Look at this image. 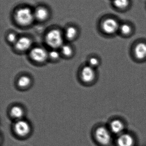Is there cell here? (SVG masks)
<instances>
[{"label":"cell","mask_w":146,"mask_h":146,"mask_svg":"<svg viewBox=\"0 0 146 146\" xmlns=\"http://www.w3.org/2000/svg\"><path fill=\"white\" fill-rule=\"evenodd\" d=\"M45 42L52 49H57L63 45V36L61 33L57 29H53L49 31L45 36Z\"/></svg>","instance_id":"6da1fadb"},{"label":"cell","mask_w":146,"mask_h":146,"mask_svg":"<svg viewBox=\"0 0 146 146\" xmlns=\"http://www.w3.org/2000/svg\"><path fill=\"white\" fill-rule=\"evenodd\" d=\"M16 22L21 26L29 25L34 18V14L28 8H22L18 9L15 14Z\"/></svg>","instance_id":"7a4b0ae2"},{"label":"cell","mask_w":146,"mask_h":146,"mask_svg":"<svg viewBox=\"0 0 146 146\" xmlns=\"http://www.w3.org/2000/svg\"><path fill=\"white\" fill-rule=\"evenodd\" d=\"M13 129L15 134L21 138L26 137L31 133V127L30 123L23 119L15 122Z\"/></svg>","instance_id":"3957f363"},{"label":"cell","mask_w":146,"mask_h":146,"mask_svg":"<svg viewBox=\"0 0 146 146\" xmlns=\"http://www.w3.org/2000/svg\"><path fill=\"white\" fill-rule=\"evenodd\" d=\"M30 58L32 60L38 63L45 62L49 57V53L45 49L37 47L31 50L29 54Z\"/></svg>","instance_id":"277c9868"},{"label":"cell","mask_w":146,"mask_h":146,"mask_svg":"<svg viewBox=\"0 0 146 146\" xmlns=\"http://www.w3.org/2000/svg\"><path fill=\"white\" fill-rule=\"evenodd\" d=\"M95 135L97 141L105 145L109 144L111 140V135L110 132L104 127L98 128L95 132Z\"/></svg>","instance_id":"5b68a950"},{"label":"cell","mask_w":146,"mask_h":146,"mask_svg":"<svg viewBox=\"0 0 146 146\" xmlns=\"http://www.w3.org/2000/svg\"><path fill=\"white\" fill-rule=\"evenodd\" d=\"M102 29L105 33L112 34L119 29V25L117 21L115 19L109 18L105 20L102 25Z\"/></svg>","instance_id":"8992f818"},{"label":"cell","mask_w":146,"mask_h":146,"mask_svg":"<svg viewBox=\"0 0 146 146\" xmlns=\"http://www.w3.org/2000/svg\"><path fill=\"white\" fill-rule=\"evenodd\" d=\"M80 75L83 82L90 83L94 80L95 77L94 68L89 65L85 66L81 69Z\"/></svg>","instance_id":"52a82bcc"},{"label":"cell","mask_w":146,"mask_h":146,"mask_svg":"<svg viewBox=\"0 0 146 146\" xmlns=\"http://www.w3.org/2000/svg\"><path fill=\"white\" fill-rule=\"evenodd\" d=\"M32 42L31 40L27 37L23 36L18 38L15 44V48L19 51H27L31 48Z\"/></svg>","instance_id":"ba28073f"},{"label":"cell","mask_w":146,"mask_h":146,"mask_svg":"<svg viewBox=\"0 0 146 146\" xmlns=\"http://www.w3.org/2000/svg\"><path fill=\"white\" fill-rule=\"evenodd\" d=\"M117 144L118 146H133V139L128 134H123L120 135L118 138Z\"/></svg>","instance_id":"9c48e42d"},{"label":"cell","mask_w":146,"mask_h":146,"mask_svg":"<svg viewBox=\"0 0 146 146\" xmlns=\"http://www.w3.org/2000/svg\"><path fill=\"white\" fill-rule=\"evenodd\" d=\"M135 57L139 60H143L146 57V44L140 42L135 46L134 48Z\"/></svg>","instance_id":"30bf717a"},{"label":"cell","mask_w":146,"mask_h":146,"mask_svg":"<svg viewBox=\"0 0 146 146\" xmlns=\"http://www.w3.org/2000/svg\"><path fill=\"white\" fill-rule=\"evenodd\" d=\"M24 113L23 108L19 106H14L10 109V115L16 121L23 119Z\"/></svg>","instance_id":"8fae6325"},{"label":"cell","mask_w":146,"mask_h":146,"mask_svg":"<svg viewBox=\"0 0 146 146\" xmlns=\"http://www.w3.org/2000/svg\"><path fill=\"white\" fill-rule=\"evenodd\" d=\"M33 14L34 18L40 21L45 20L49 16L48 10L45 8L43 7L37 8Z\"/></svg>","instance_id":"7c38bea8"},{"label":"cell","mask_w":146,"mask_h":146,"mask_svg":"<svg viewBox=\"0 0 146 146\" xmlns=\"http://www.w3.org/2000/svg\"><path fill=\"white\" fill-rule=\"evenodd\" d=\"M110 128L113 133L115 134L120 133L124 129V125L120 120H115L111 123Z\"/></svg>","instance_id":"4fadbf2b"},{"label":"cell","mask_w":146,"mask_h":146,"mask_svg":"<svg viewBox=\"0 0 146 146\" xmlns=\"http://www.w3.org/2000/svg\"><path fill=\"white\" fill-rule=\"evenodd\" d=\"M31 80L29 76L23 75L21 76L17 81L18 86L21 88H25L31 85Z\"/></svg>","instance_id":"5bb4252c"},{"label":"cell","mask_w":146,"mask_h":146,"mask_svg":"<svg viewBox=\"0 0 146 146\" xmlns=\"http://www.w3.org/2000/svg\"><path fill=\"white\" fill-rule=\"evenodd\" d=\"M78 32L77 29L73 27L67 28L65 32V37L69 40H73L77 36Z\"/></svg>","instance_id":"9a60e30c"},{"label":"cell","mask_w":146,"mask_h":146,"mask_svg":"<svg viewBox=\"0 0 146 146\" xmlns=\"http://www.w3.org/2000/svg\"><path fill=\"white\" fill-rule=\"evenodd\" d=\"M61 50V53L66 57H70L73 54V48L68 44H63Z\"/></svg>","instance_id":"2e32d148"},{"label":"cell","mask_w":146,"mask_h":146,"mask_svg":"<svg viewBox=\"0 0 146 146\" xmlns=\"http://www.w3.org/2000/svg\"><path fill=\"white\" fill-rule=\"evenodd\" d=\"M113 3L117 8L123 9L128 7L129 1V0H114Z\"/></svg>","instance_id":"e0dca14e"},{"label":"cell","mask_w":146,"mask_h":146,"mask_svg":"<svg viewBox=\"0 0 146 146\" xmlns=\"http://www.w3.org/2000/svg\"><path fill=\"white\" fill-rule=\"evenodd\" d=\"M120 30L122 34L127 35L131 33L132 29L129 25L123 24L120 27Z\"/></svg>","instance_id":"ac0fdd59"},{"label":"cell","mask_w":146,"mask_h":146,"mask_svg":"<svg viewBox=\"0 0 146 146\" xmlns=\"http://www.w3.org/2000/svg\"><path fill=\"white\" fill-rule=\"evenodd\" d=\"M60 53L57 49H52L49 53V57L52 60H57L60 57Z\"/></svg>","instance_id":"d6986e66"},{"label":"cell","mask_w":146,"mask_h":146,"mask_svg":"<svg viewBox=\"0 0 146 146\" xmlns=\"http://www.w3.org/2000/svg\"><path fill=\"white\" fill-rule=\"evenodd\" d=\"M99 64V61L98 59L96 57H92L89 60V66L94 68L98 66Z\"/></svg>","instance_id":"ffe728a7"},{"label":"cell","mask_w":146,"mask_h":146,"mask_svg":"<svg viewBox=\"0 0 146 146\" xmlns=\"http://www.w3.org/2000/svg\"><path fill=\"white\" fill-rule=\"evenodd\" d=\"M7 38L9 42L14 44H15L18 39L16 35L14 33H9L8 35Z\"/></svg>","instance_id":"44dd1931"}]
</instances>
